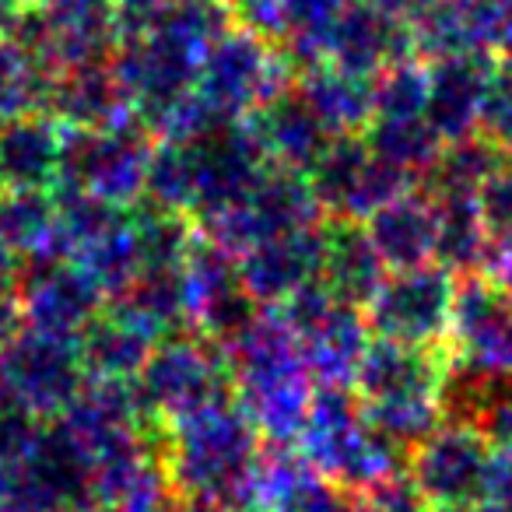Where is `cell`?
<instances>
[{
	"label": "cell",
	"instance_id": "603a6c76",
	"mask_svg": "<svg viewBox=\"0 0 512 512\" xmlns=\"http://www.w3.org/2000/svg\"><path fill=\"white\" fill-rule=\"evenodd\" d=\"M432 197V193H428ZM435 200V264L449 274L484 271L491 253V235L477 214L474 197H432Z\"/></svg>",
	"mask_w": 512,
	"mask_h": 512
},
{
	"label": "cell",
	"instance_id": "d4e9b609",
	"mask_svg": "<svg viewBox=\"0 0 512 512\" xmlns=\"http://www.w3.org/2000/svg\"><path fill=\"white\" fill-rule=\"evenodd\" d=\"M512 155L488 141L484 134H467L446 141L432 169L425 172V193L432 197H474L481 183L495 169H502Z\"/></svg>",
	"mask_w": 512,
	"mask_h": 512
},
{
	"label": "cell",
	"instance_id": "44dd1931",
	"mask_svg": "<svg viewBox=\"0 0 512 512\" xmlns=\"http://www.w3.org/2000/svg\"><path fill=\"white\" fill-rule=\"evenodd\" d=\"M256 144L278 151L288 169H313L316 158L330 144V127L302 95H288L281 102H271L267 113L260 116V141Z\"/></svg>",
	"mask_w": 512,
	"mask_h": 512
},
{
	"label": "cell",
	"instance_id": "4fadbf2b",
	"mask_svg": "<svg viewBox=\"0 0 512 512\" xmlns=\"http://www.w3.org/2000/svg\"><path fill=\"white\" fill-rule=\"evenodd\" d=\"M60 172L74 190L102 200H120L148 179V155L130 134L95 127L60 148Z\"/></svg>",
	"mask_w": 512,
	"mask_h": 512
},
{
	"label": "cell",
	"instance_id": "6da1fadb",
	"mask_svg": "<svg viewBox=\"0 0 512 512\" xmlns=\"http://www.w3.org/2000/svg\"><path fill=\"white\" fill-rule=\"evenodd\" d=\"M446 348H418L372 337L351 376L369 425L393 446H418L442 425L449 386Z\"/></svg>",
	"mask_w": 512,
	"mask_h": 512
},
{
	"label": "cell",
	"instance_id": "f546056e",
	"mask_svg": "<svg viewBox=\"0 0 512 512\" xmlns=\"http://www.w3.org/2000/svg\"><path fill=\"white\" fill-rule=\"evenodd\" d=\"M46 92V78L32 50L18 43L0 46V127L22 120Z\"/></svg>",
	"mask_w": 512,
	"mask_h": 512
},
{
	"label": "cell",
	"instance_id": "74e56055",
	"mask_svg": "<svg viewBox=\"0 0 512 512\" xmlns=\"http://www.w3.org/2000/svg\"><path fill=\"white\" fill-rule=\"evenodd\" d=\"M379 8L390 11V15H397L400 22H411L414 15H418L421 8H425L428 0H376Z\"/></svg>",
	"mask_w": 512,
	"mask_h": 512
},
{
	"label": "cell",
	"instance_id": "2e32d148",
	"mask_svg": "<svg viewBox=\"0 0 512 512\" xmlns=\"http://www.w3.org/2000/svg\"><path fill=\"white\" fill-rule=\"evenodd\" d=\"M29 285H25V306L36 323V330L46 334L71 337L88 323L99 299V285L85 267H71L57 260V253H32Z\"/></svg>",
	"mask_w": 512,
	"mask_h": 512
},
{
	"label": "cell",
	"instance_id": "4dcf8cb0",
	"mask_svg": "<svg viewBox=\"0 0 512 512\" xmlns=\"http://www.w3.org/2000/svg\"><path fill=\"white\" fill-rule=\"evenodd\" d=\"M477 134L488 137L495 148L512 155V74L495 64V74L488 81V92L477 116Z\"/></svg>",
	"mask_w": 512,
	"mask_h": 512
},
{
	"label": "cell",
	"instance_id": "f1b7e54d",
	"mask_svg": "<svg viewBox=\"0 0 512 512\" xmlns=\"http://www.w3.org/2000/svg\"><path fill=\"white\" fill-rule=\"evenodd\" d=\"M116 106V78L102 67L78 64L71 78L57 85V109L67 120L88 123V127H106Z\"/></svg>",
	"mask_w": 512,
	"mask_h": 512
},
{
	"label": "cell",
	"instance_id": "e575fe53",
	"mask_svg": "<svg viewBox=\"0 0 512 512\" xmlns=\"http://www.w3.org/2000/svg\"><path fill=\"white\" fill-rule=\"evenodd\" d=\"M484 271H488L495 281H502V285L512 292V232L491 242V253H488V264H484Z\"/></svg>",
	"mask_w": 512,
	"mask_h": 512
},
{
	"label": "cell",
	"instance_id": "7a4b0ae2",
	"mask_svg": "<svg viewBox=\"0 0 512 512\" xmlns=\"http://www.w3.org/2000/svg\"><path fill=\"white\" fill-rule=\"evenodd\" d=\"M256 421L239 407L211 404L176 418L169 442V477L200 502L225 509L246 495L256 467Z\"/></svg>",
	"mask_w": 512,
	"mask_h": 512
},
{
	"label": "cell",
	"instance_id": "cb8c5ba5",
	"mask_svg": "<svg viewBox=\"0 0 512 512\" xmlns=\"http://www.w3.org/2000/svg\"><path fill=\"white\" fill-rule=\"evenodd\" d=\"M60 134L46 120H11L0 127V176L15 186H46L60 172Z\"/></svg>",
	"mask_w": 512,
	"mask_h": 512
},
{
	"label": "cell",
	"instance_id": "8d00e7d4",
	"mask_svg": "<svg viewBox=\"0 0 512 512\" xmlns=\"http://www.w3.org/2000/svg\"><path fill=\"white\" fill-rule=\"evenodd\" d=\"M432 512H509L502 505L488 502V498H470V502H449V505H432Z\"/></svg>",
	"mask_w": 512,
	"mask_h": 512
},
{
	"label": "cell",
	"instance_id": "d6a6232c",
	"mask_svg": "<svg viewBox=\"0 0 512 512\" xmlns=\"http://www.w3.org/2000/svg\"><path fill=\"white\" fill-rule=\"evenodd\" d=\"M358 512H432V505L425 502L411 477L390 474L383 481H376L372 488L358 491L355 495Z\"/></svg>",
	"mask_w": 512,
	"mask_h": 512
},
{
	"label": "cell",
	"instance_id": "7c38bea8",
	"mask_svg": "<svg viewBox=\"0 0 512 512\" xmlns=\"http://www.w3.org/2000/svg\"><path fill=\"white\" fill-rule=\"evenodd\" d=\"M418 60L460 57V53H491L509 32L502 0H428L407 22Z\"/></svg>",
	"mask_w": 512,
	"mask_h": 512
},
{
	"label": "cell",
	"instance_id": "30bf717a",
	"mask_svg": "<svg viewBox=\"0 0 512 512\" xmlns=\"http://www.w3.org/2000/svg\"><path fill=\"white\" fill-rule=\"evenodd\" d=\"M414 183L418 179L400 172L397 165L383 162L369 148V141H358V137L330 141L327 151L313 165L316 200L334 207L341 218H355V221H365L379 204L411 190Z\"/></svg>",
	"mask_w": 512,
	"mask_h": 512
},
{
	"label": "cell",
	"instance_id": "7402d4cb",
	"mask_svg": "<svg viewBox=\"0 0 512 512\" xmlns=\"http://www.w3.org/2000/svg\"><path fill=\"white\" fill-rule=\"evenodd\" d=\"M78 351L81 362H85V372L123 383V379H130L134 372L144 369V362L151 355V334L116 309V316L95 320L81 330Z\"/></svg>",
	"mask_w": 512,
	"mask_h": 512
},
{
	"label": "cell",
	"instance_id": "ba28073f",
	"mask_svg": "<svg viewBox=\"0 0 512 512\" xmlns=\"http://www.w3.org/2000/svg\"><path fill=\"white\" fill-rule=\"evenodd\" d=\"M85 386V362L71 337L32 330L0 351V390L32 414L67 411Z\"/></svg>",
	"mask_w": 512,
	"mask_h": 512
},
{
	"label": "cell",
	"instance_id": "277c9868",
	"mask_svg": "<svg viewBox=\"0 0 512 512\" xmlns=\"http://www.w3.org/2000/svg\"><path fill=\"white\" fill-rule=\"evenodd\" d=\"M232 379L249 400V418L256 428L274 435L299 432L309 407V369L292 330L274 323H249L239 334Z\"/></svg>",
	"mask_w": 512,
	"mask_h": 512
},
{
	"label": "cell",
	"instance_id": "d6986e66",
	"mask_svg": "<svg viewBox=\"0 0 512 512\" xmlns=\"http://www.w3.org/2000/svg\"><path fill=\"white\" fill-rule=\"evenodd\" d=\"M200 78V106L204 109H242L271 95V64L264 50L249 43L246 36H232L221 46H214L204 60Z\"/></svg>",
	"mask_w": 512,
	"mask_h": 512
},
{
	"label": "cell",
	"instance_id": "9c48e42d",
	"mask_svg": "<svg viewBox=\"0 0 512 512\" xmlns=\"http://www.w3.org/2000/svg\"><path fill=\"white\" fill-rule=\"evenodd\" d=\"M488 453L491 439L481 432V425L453 414L414 446L411 481L428 505L470 502L484 495Z\"/></svg>",
	"mask_w": 512,
	"mask_h": 512
},
{
	"label": "cell",
	"instance_id": "60d3db41",
	"mask_svg": "<svg viewBox=\"0 0 512 512\" xmlns=\"http://www.w3.org/2000/svg\"><path fill=\"white\" fill-rule=\"evenodd\" d=\"M0 190H4V176H0Z\"/></svg>",
	"mask_w": 512,
	"mask_h": 512
},
{
	"label": "cell",
	"instance_id": "ffe728a7",
	"mask_svg": "<svg viewBox=\"0 0 512 512\" xmlns=\"http://www.w3.org/2000/svg\"><path fill=\"white\" fill-rule=\"evenodd\" d=\"M320 278V285L341 302L365 309L379 281L386 278V264L379 260L365 225H358L355 218H341L323 232Z\"/></svg>",
	"mask_w": 512,
	"mask_h": 512
},
{
	"label": "cell",
	"instance_id": "83f0119b",
	"mask_svg": "<svg viewBox=\"0 0 512 512\" xmlns=\"http://www.w3.org/2000/svg\"><path fill=\"white\" fill-rule=\"evenodd\" d=\"M57 225V204L46 200L39 186H18L0 197V246L4 249H36Z\"/></svg>",
	"mask_w": 512,
	"mask_h": 512
},
{
	"label": "cell",
	"instance_id": "d590c367",
	"mask_svg": "<svg viewBox=\"0 0 512 512\" xmlns=\"http://www.w3.org/2000/svg\"><path fill=\"white\" fill-rule=\"evenodd\" d=\"M15 334H18V309L8 295H0V351L8 348Z\"/></svg>",
	"mask_w": 512,
	"mask_h": 512
},
{
	"label": "cell",
	"instance_id": "ab89813d",
	"mask_svg": "<svg viewBox=\"0 0 512 512\" xmlns=\"http://www.w3.org/2000/svg\"><path fill=\"white\" fill-rule=\"evenodd\" d=\"M502 8H505V15H509V25H512V0H502Z\"/></svg>",
	"mask_w": 512,
	"mask_h": 512
},
{
	"label": "cell",
	"instance_id": "e0dca14e",
	"mask_svg": "<svg viewBox=\"0 0 512 512\" xmlns=\"http://www.w3.org/2000/svg\"><path fill=\"white\" fill-rule=\"evenodd\" d=\"M372 246L386 271H404L435 260V200L425 190H404L365 218Z\"/></svg>",
	"mask_w": 512,
	"mask_h": 512
},
{
	"label": "cell",
	"instance_id": "5b68a950",
	"mask_svg": "<svg viewBox=\"0 0 512 512\" xmlns=\"http://www.w3.org/2000/svg\"><path fill=\"white\" fill-rule=\"evenodd\" d=\"M446 355L453 376L470 383L512 379V292L488 271L460 274Z\"/></svg>",
	"mask_w": 512,
	"mask_h": 512
},
{
	"label": "cell",
	"instance_id": "3957f363",
	"mask_svg": "<svg viewBox=\"0 0 512 512\" xmlns=\"http://www.w3.org/2000/svg\"><path fill=\"white\" fill-rule=\"evenodd\" d=\"M299 435L306 460L327 481L355 495L383 477L400 474V446L369 425L358 397L344 386H323L309 397Z\"/></svg>",
	"mask_w": 512,
	"mask_h": 512
},
{
	"label": "cell",
	"instance_id": "9a60e30c",
	"mask_svg": "<svg viewBox=\"0 0 512 512\" xmlns=\"http://www.w3.org/2000/svg\"><path fill=\"white\" fill-rule=\"evenodd\" d=\"M428 64V99L425 116L442 141L477 134V116L495 74L491 53H460V57L425 60Z\"/></svg>",
	"mask_w": 512,
	"mask_h": 512
},
{
	"label": "cell",
	"instance_id": "f35d334b",
	"mask_svg": "<svg viewBox=\"0 0 512 512\" xmlns=\"http://www.w3.org/2000/svg\"><path fill=\"white\" fill-rule=\"evenodd\" d=\"M4 274H8V256H4V246H0V278H4ZM0 285H4V281H0Z\"/></svg>",
	"mask_w": 512,
	"mask_h": 512
},
{
	"label": "cell",
	"instance_id": "52a82bcc",
	"mask_svg": "<svg viewBox=\"0 0 512 512\" xmlns=\"http://www.w3.org/2000/svg\"><path fill=\"white\" fill-rule=\"evenodd\" d=\"M285 323L306 358L309 376H320L327 386L351 383L358 358L372 341L362 309L341 302L320 281H309L295 295H288Z\"/></svg>",
	"mask_w": 512,
	"mask_h": 512
},
{
	"label": "cell",
	"instance_id": "4316f807",
	"mask_svg": "<svg viewBox=\"0 0 512 512\" xmlns=\"http://www.w3.org/2000/svg\"><path fill=\"white\" fill-rule=\"evenodd\" d=\"M365 141L383 162L397 165L411 179H425L446 144L435 134L428 116H372L365 127Z\"/></svg>",
	"mask_w": 512,
	"mask_h": 512
},
{
	"label": "cell",
	"instance_id": "484cf974",
	"mask_svg": "<svg viewBox=\"0 0 512 512\" xmlns=\"http://www.w3.org/2000/svg\"><path fill=\"white\" fill-rule=\"evenodd\" d=\"M302 99L316 109L330 134H355L365 130L372 120V78L351 74L341 67H323L309 74Z\"/></svg>",
	"mask_w": 512,
	"mask_h": 512
},
{
	"label": "cell",
	"instance_id": "8fae6325",
	"mask_svg": "<svg viewBox=\"0 0 512 512\" xmlns=\"http://www.w3.org/2000/svg\"><path fill=\"white\" fill-rule=\"evenodd\" d=\"M141 376V404L169 414L172 421L200 407L225 404L232 390V369L193 341H169L158 348L148 355Z\"/></svg>",
	"mask_w": 512,
	"mask_h": 512
},
{
	"label": "cell",
	"instance_id": "ac0fdd59",
	"mask_svg": "<svg viewBox=\"0 0 512 512\" xmlns=\"http://www.w3.org/2000/svg\"><path fill=\"white\" fill-rule=\"evenodd\" d=\"M249 264L242 274V285L249 295L260 299H281V295H295L302 285L320 278V256H323V232L316 228H295V232H281L274 239L256 242L249 249Z\"/></svg>",
	"mask_w": 512,
	"mask_h": 512
},
{
	"label": "cell",
	"instance_id": "8992f818",
	"mask_svg": "<svg viewBox=\"0 0 512 512\" xmlns=\"http://www.w3.org/2000/svg\"><path fill=\"white\" fill-rule=\"evenodd\" d=\"M453 295L456 274L432 260V264L386 274L362 313L372 337L418 344V348H442L449 337Z\"/></svg>",
	"mask_w": 512,
	"mask_h": 512
},
{
	"label": "cell",
	"instance_id": "1f68e13d",
	"mask_svg": "<svg viewBox=\"0 0 512 512\" xmlns=\"http://www.w3.org/2000/svg\"><path fill=\"white\" fill-rule=\"evenodd\" d=\"M477 214H481L484 228H488L491 242L512 232V158L495 169L474 193Z\"/></svg>",
	"mask_w": 512,
	"mask_h": 512
},
{
	"label": "cell",
	"instance_id": "5bb4252c",
	"mask_svg": "<svg viewBox=\"0 0 512 512\" xmlns=\"http://www.w3.org/2000/svg\"><path fill=\"white\" fill-rule=\"evenodd\" d=\"M323 50H330L334 67L351 74H365V78L386 71L397 60L414 57L407 22H400L397 15L383 11L376 0L344 4L337 22L330 25V36L323 43Z\"/></svg>",
	"mask_w": 512,
	"mask_h": 512
},
{
	"label": "cell",
	"instance_id": "836d02e7",
	"mask_svg": "<svg viewBox=\"0 0 512 512\" xmlns=\"http://www.w3.org/2000/svg\"><path fill=\"white\" fill-rule=\"evenodd\" d=\"M481 498L512 512V442H491Z\"/></svg>",
	"mask_w": 512,
	"mask_h": 512
}]
</instances>
